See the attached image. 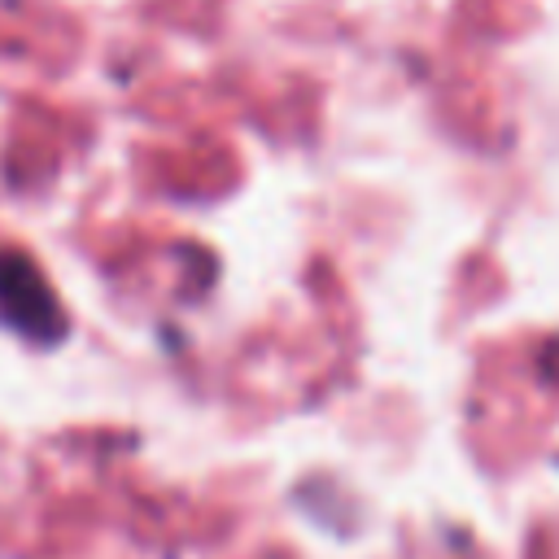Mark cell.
<instances>
[{
	"instance_id": "obj_1",
	"label": "cell",
	"mask_w": 559,
	"mask_h": 559,
	"mask_svg": "<svg viewBox=\"0 0 559 559\" xmlns=\"http://www.w3.org/2000/svg\"><path fill=\"white\" fill-rule=\"evenodd\" d=\"M0 323L35 341H57L66 332L57 293L48 288L39 266L17 249H0Z\"/></svg>"
}]
</instances>
